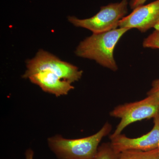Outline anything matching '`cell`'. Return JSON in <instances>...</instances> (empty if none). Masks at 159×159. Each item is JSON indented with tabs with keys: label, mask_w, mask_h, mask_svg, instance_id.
Listing matches in <instances>:
<instances>
[{
	"label": "cell",
	"mask_w": 159,
	"mask_h": 159,
	"mask_svg": "<svg viewBox=\"0 0 159 159\" xmlns=\"http://www.w3.org/2000/svg\"><path fill=\"white\" fill-rule=\"evenodd\" d=\"M143 46L145 48L159 49V28L155 29L152 33L144 39Z\"/></svg>",
	"instance_id": "10"
},
{
	"label": "cell",
	"mask_w": 159,
	"mask_h": 159,
	"mask_svg": "<svg viewBox=\"0 0 159 159\" xmlns=\"http://www.w3.org/2000/svg\"><path fill=\"white\" fill-rule=\"evenodd\" d=\"M130 29L117 28L86 38L77 46L75 54L83 58L95 60L100 65L116 71L118 66L114 57V51L121 37Z\"/></svg>",
	"instance_id": "1"
},
{
	"label": "cell",
	"mask_w": 159,
	"mask_h": 159,
	"mask_svg": "<svg viewBox=\"0 0 159 159\" xmlns=\"http://www.w3.org/2000/svg\"><path fill=\"white\" fill-rule=\"evenodd\" d=\"M152 129L139 138H128L124 134L110 136L111 144L114 150L119 153L129 150L147 151L158 148L159 142V116L154 118Z\"/></svg>",
	"instance_id": "6"
},
{
	"label": "cell",
	"mask_w": 159,
	"mask_h": 159,
	"mask_svg": "<svg viewBox=\"0 0 159 159\" xmlns=\"http://www.w3.org/2000/svg\"><path fill=\"white\" fill-rule=\"evenodd\" d=\"M128 4L127 0H122L102 6L97 14L89 18L79 19L70 16L68 19L76 27L88 29L93 34L107 32L119 28V21L128 12Z\"/></svg>",
	"instance_id": "4"
},
{
	"label": "cell",
	"mask_w": 159,
	"mask_h": 159,
	"mask_svg": "<svg viewBox=\"0 0 159 159\" xmlns=\"http://www.w3.org/2000/svg\"><path fill=\"white\" fill-rule=\"evenodd\" d=\"M146 1L147 0H131L129 4L131 9L133 10L139 6H142Z\"/></svg>",
	"instance_id": "12"
},
{
	"label": "cell",
	"mask_w": 159,
	"mask_h": 159,
	"mask_svg": "<svg viewBox=\"0 0 159 159\" xmlns=\"http://www.w3.org/2000/svg\"><path fill=\"white\" fill-rule=\"evenodd\" d=\"M36 69L37 73L28 79L44 92L58 97L67 95L74 89L72 84L68 81L71 76L70 68L58 57H45L39 63Z\"/></svg>",
	"instance_id": "2"
},
{
	"label": "cell",
	"mask_w": 159,
	"mask_h": 159,
	"mask_svg": "<svg viewBox=\"0 0 159 159\" xmlns=\"http://www.w3.org/2000/svg\"><path fill=\"white\" fill-rule=\"evenodd\" d=\"M119 154L114 150L110 142L102 143L99 146L94 159H118Z\"/></svg>",
	"instance_id": "9"
},
{
	"label": "cell",
	"mask_w": 159,
	"mask_h": 159,
	"mask_svg": "<svg viewBox=\"0 0 159 159\" xmlns=\"http://www.w3.org/2000/svg\"><path fill=\"white\" fill-rule=\"evenodd\" d=\"M25 156V159H34V151L31 148H29L26 151Z\"/></svg>",
	"instance_id": "13"
},
{
	"label": "cell",
	"mask_w": 159,
	"mask_h": 159,
	"mask_svg": "<svg viewBox=\"0 0 159 159\" xmlns=\"http://www.w3.org/2000/svg\"><path fill=\"white\" fill-rule=\"evenodd\" d=\"M147 96L159 100V78L152 82L151 89L147 93Z\"/></svg>",
	"instance_id": "11"
},
{
	"label": "cell",
	"mask_w": 159,
	"mask_h": 159,
	"mask_svg": "<svg viewBox=\"0 0 159 159\" xmlns=\"http://www.w3.org/2000/svg\"><path fill=\"white\" fill-rule=\"evenodd\" d=\"M107 122L97 133L78 139H67L56 135L48 139V145L57 159H94L101 140L110 133Z\"/></svg>",
	"instance_id": "3"
},
{
	"label": "cell",
	"mask_w": 159,
	"mask_h": 159,
	"mask_svg": "<svg viewBox=\"0 0 159 159\" xmlns=\"http://www.w3.org/2000/svg\"><path fill=\"white\" fill-rule=\"evenodd\" d=\"M118 159H159V151L158 148L147 151L126 150L119 153Z\"/></svg>",
	"instance_id": "8"
},
{
	"label": "cell",
	"mask_w": 159,
	"mask_h": 159,
	"mask_svg": "<svg viewBox=\"0 0 159 159\" xmlns=\"http://www.w3.org/2000/svg\"><path fill=\"white\" fill-rule=\"evenodd\" d=\"M119 28L136 29L141 32L159 28V0L133 9L119 21Z\"/></svg>",
	"instance_id": "7"
},
{
	"label": "cell",
	"mask_w": 159,
	"mask_h": 159,
	"mask_svg": "<svg viewBox=\"0 0 159 159\" xmlns=\"http://www.w3.org/2000/svg\"><path fill=\"white\" fill-rule=\"evenodd\" d=\"M158 149L159 151V142L158 143Z\"/></svg>",
	"instance_id": "14"
},
{
	"label": "cell",
	"mask_w": 159,
	"mask_h": 159,
	"mask_svg": "<svg viewBox=\"0 0 159 159\" xmlns=\"http://www.w3.org/2000/svg\"><path fill=\"white\" fill-rule=\"evenodd\" d=\"M111 116L120 119V122L111 136L118 135L132 123L143 119L155 118L159 116V100L147 96L135 102L118 106L111 112Z\"/></svg>",
	"instance_id": "5"
}]
</instances>
